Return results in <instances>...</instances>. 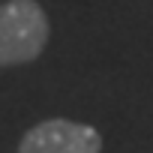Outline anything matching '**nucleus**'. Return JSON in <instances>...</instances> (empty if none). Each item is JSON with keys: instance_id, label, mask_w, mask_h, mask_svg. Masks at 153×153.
Here are the masks:
<instances>
[{"instance_id": "f257e3e1", "label": "nucleus", "mask_w": 153, "mask_h": 153, "mask_svg": "<svg viewBox=\"0 0 153 153\" xmlns=\"http://www.w3.org/2000/svg\"><path fill=\"white\" fill-rule=\"evenodd\" d=\"M51 36L45 9L36 0L0 3V66L33 63Z\"/></svg>"}, {"instance_id": "f03ea898", "label": "nucleus", "mask_w": 153, "mask_h": 153, "mask_svg": "<svg viewBox=\"0 0 153 153\" xmlns=\"http://www.w3.org/2000/svg\"><path fill=\"white\" fill-rule=\"evenodd\" d=\"M18 153H102V135L87 123L51 117L21 135Z\"/></svg>"}]
</instances>
